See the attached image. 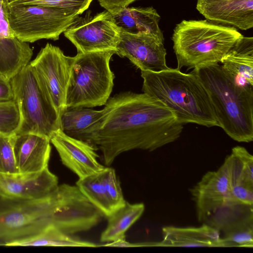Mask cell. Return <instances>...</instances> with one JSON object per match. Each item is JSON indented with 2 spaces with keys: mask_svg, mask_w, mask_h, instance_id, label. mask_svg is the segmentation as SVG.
<instances>
[{
  "mask_svg": "<svg viewBox=\"0 0 253 253\" xmlns=\"http://www.w3.org/2000/svg\"><path fill=\"white\" fill-rule=\"evenodd\" d=\"M214 227L223 231V239L231 247H253V209L228 212L215 222Z\"/></svg>",
  "mask_w": 253,
  "mask_h": 253,
  "instance_id": "cell-20",
  "label": "cell"
},
{
  "mask_svg": "<svg viewBox=\"0 0 253 253\" xmlns=\"http://www.w3.org/2000/svg\"><path fill=\"white\" fill-rule=\"evenodd\" d=\"M62 164L81 178L102 171L96 150L88 143L70 137L59 129L50 139Z\"/></svg>",
  "mask_w": 253,
  "mask_h": 253,
  "instance_id": "cell-13",
  "label": "cell"
},
{
  "mask_svg": "<svg viewBox=\"0 0 253 253\" xmlns=\"http://www.w3.org/2000/svg\"><path fill=\"white\" fill-rule=\"evenodd\" d=\"M144 210L143 203L131 204L126 202L113 211L107 217L108 223L101 234L100 241L107 243L125 240L126 231L141 216Z\"/></svg>",
  "mask_w": 253,
  "mask_h": 253,
  "instance_id": "cell-23",
  "label": "cell"
},
{
  "mask_svg": "<svg viewBox=\"0 0 253 253\" xmlns=\"http://www.w3.org/2000/svg\"><path fill=\"white\" fill-rule=\"evenodd\" d=\"M220 63L224 72L237 84L253 87V38L242 36Z\"/></svg>",
  "mask_w": 253,
  "mask_h": 253,
  "instance_id": "cell-18",
  "label": "cell"
},
{
  "mask_svg": "<svg viewBox=\"0 0 253 253\" xmlns=\"http://www.w3.org/2000/svg\"><path fill=\"white\" fill-rule=\"evenodd\" d=\"M100 5L111 13H114L127 7L137 0H97Z\"/></svg>",
  "mask_w": 253,
  "mask_h": 253,
  "instance_id": "cell-32",
  "label": "cell"
},
{
  "mask_svg": "<svg viewBox=\"0 0 253 253\" xmlns=\"http://www.w3.org/2000/svg\"><path fill=\"white\" fill-rule=\"evenodd\" d=\"M78 16L57 7L34 4H8L10 29L14 37L26 42L42 39L57 40Z\"/></svg>",
  "mask_w": 253,
  "mask_h": 253,
  "instance_id": "cell-8",
  "label": "cell"
},
{
  "mask_svg": "<svg viewBox=\"0 0 253 253\" xmlns=\"http://www.w3.org/2000/svg\"><path fill=\"white\" fill-rule=\"evenodd\" d=\"M111 14L121 31L148 35L164 41L159 26L160 16L153 7H126Z\"/></svg>",
  "mask_w": 253,
  "mask_h": 253,
  "instance_id": "cell-19",
  "label": "cell"
},
{
  "mask_svg": "<svg viewBox=\"0 0 253 253\" xmlns=\"http://www.w3.org/2000/svg\"><path fill=\"white\" fill-rule=\"evenodd\" d=\"M20 122L16 134L48 138L60 129L59 114L29 64L10 80Z\"/></svg>",
  "mask_w": 253,
  "mask_h": 253,
  "instance_id": "cell-6",
  "label": "cell"
},
{
  "mask_svg": "<svg viewBox=\"0 0 253 253\" xmlns=\"http://www.w3.org/2000/svg\"><path fill=\"white\" fill-rule=\"evenodd\" d=\"M76 186L104 216L107 217L112 212L103 182L102 171L79 178Z\"/></svg>",
  "mask_w": 253,
  "mask_h": 253,
  "instance_id": "cell-25",
  "label": "cell"
},
{
  "mask_svg": "<svg viewBox=\"0 0 253 253\" xmlns=\"http://www.w3.org/2000/svg\"><path fill=\"white\" fill-rule=\"evenodd\" d=\"M33 49L15 37L0 39V74L10 80L29 64Z\"/></svg>",
  "mask_w": 253,
  "mask_h": 253,
  "instance_id": "cell-21",
  "label": "cell"
},
{
  "mask_svg": "<svg viewBox=\"0 0 253 253\" xmlns=\"http://www.w3.org/2000/svg\"><path fill=\"white\" fill-rule=\"evenodd\" d=\"M103 113V109L96 110L85 107H66L59 114L60 129L70 137L84 141Z\"/></svg>",
  "mask_w": 253,
  "mask_h": 253,
  "instance_id": "cell-22",
  "label": "cell"
},
{
  "mask_svg": "<svg viewBox=\"0 0 253 253\" xmlns=\"http://www.w3.org/2000/svg\"><path fill=\"white\" fill-rule=\"evenodd\" d=\"M238 167L239 179L241 183L253 189V156L244 147L237 146L231 153Z\"/></svg>",
  "mask_w": 253,
  "mask_h": 253,
  "instance_id": "cell-28",
  "label": "cell"
},
{
  "mask_svg": "<svg viewBox=\"0 0 253 253\" xmlns=\"http://www.w3.org/2000/svg\"><path fill=\"white\" fill-rule=\"evenodd\" d=\"M0 173H20L15 162L11 136L0 135Z\"/></svg>",
  "mask_w": 253,
  "mask_h": 253,
  "instance_id": "cell-30",
  "label": "cell"
},
{
  "mask_svg": "<svg viewBox=\"0 0 253 253\" xmlns=\"http://www.w3.org/2000/svg\"><path fill=\"white\" fill-rule=\"evenodd\" d=\"M103 110L84 142L102 152L107 166L124 152L153 151L173 142L183 128L171 110L145 93L116 94L109 98Z\"/></svg>",
  "mask_w": 253,
  "mask_h": 253,
  "instance_id": "cell-1",
  "label": "cell"
},
{
  "mask_svg": "<svg viewBox=\"0 0 253 253\" xmlns=\"http://www.w3.org/2000/svg\"><path fill=\"white\" fill-rule=\"evenodd\" d=\"M18 108L14 100L0 102V133L5 136L16 134L20 125Z\"/></svg>",
  "mask_w": 253,
  "mask_h": 253,
  "instance_id": "cell-27",
  "label": "cell"
},
{
  "mask_svg": "<svg viewBox=\"0 0 253 253\" xmlns=\"http://www.w3.org/2000/svg\"><path fill=\"white\" fill-rule=\"evenodd\" d=\"M114 50L78 52L74 56L66 94V107L104 105L110 98L114 74L110 67Z\"/></svg>",
  "mask_w": 253,
  "mask_h": 253,
  "instance_id": "cell-5",
  "label": "cell"
},
{
  "mask_svg": "<svg viewBox=\"0 0 253 253\" xmlns=\"http://www.w3.org/2000/svg\"><path fill=\"white\" fill-rule=\"evenodd\" d=\"M11 138L20 174L36 173L48 167L51 152L48 138L32 133L15 134Z\"/></svg>",
  "mask_w": 253,
  "mask_h": 253,
  "instance_id": "cell-16",
  "label": "cell"
},
{
  "mask_svg": "<svg viewBox=\"0 0 253 253\" xmlns=\"http://www.w3.org/2000/svg\"><path fill=\"white\" fill-rule=\"evenodd\" d=\"M164 43V40L150 35L120 31L116 54L127 58L141 71L159 72L169 68Z\"/></svg>",
  "mask_w": 253,
  "mask_h": 253,
  "instance_id": "cell-12",
  "label": "cell"
},
{
  "mask_svg": "<svg viewBox=\"0 0 253 253\" xmlns=\"http://www.w3.org/2000/svg\"></svg>",
  "mask_w": 253,
  "mask_h": 253,
  "instance_id": "cell-35",
  "label": "cell"
},
{
  "mask_svg": "<svg viewBox=\"0 0 253 253\" xmlns=\"http://www.w3.org/2000/svg\"><path fill=\"white\" fill-rule=\"evenodd\" d=\"M120 33L112 14L106 10L93 16L90 11L84 17L79 16L63 32L81 53L116 51Z\"/></svg>",
  "mask_w": 253,
  "mask_h": 253,
  "instance_id": "cell-9",
  "label": "cell"
},
{
  "mask_svg": "<svg viewBox=\"0 0 253 253\" xmlns=\"http://www.w3.org/2000/svg\"><path fill=\"white\" fill-rule=\"evenodd\" d=\"M196 9L214 23L242 30L253 27V0H197Z\"/></svg>",
  "mask_w": 253,
  "mask_h": 253,
  "instance_id": "cell-15",
  "label": "cell"
},
{
  "mask_svg": "<svg viewBox=\"0 0 253 253\" xmlns=\"http://www.w3.org/2000/svg\"><path fill=\"white\" fill-rule=\"evenodd\" d=\"M8 0H0V39L14 37L8 20Z\"/></svg>",
  "mask_w": 253,
  "mask_h": 253,
  "instance_id": "cell-31",
  "label": "cell"
},
{
  "mask_svg": "<svg viewBox=\"0 0 253 253\" xmlns=\"http://www.w3.org/2000/svg\"><path fill=\"white\" fill-rule=\"evenodd\" d=\"M58 186V177L47 167L41 171L15 175L0 173V195L21 199L46 197Z\"/></svg>",
  "mask_w": 253,
  "mask_h": 253,
  "instance_id": "cell-14",
  "label": "cell"
},
{
  "mask_svg": "<svg viewBox=\"0 0 253 253\" xmlns=\"http://www.w3.org/2000/svg\"><path fill=\"white\" fill-rule=\"evenodd\" d=\"M10 80L0 74V102L13 100Z\"/></svg>",
  "mask_w": 253,
  "mask_h": 253,
  "instance_id": "cell-33",
  "label": "cell"
},
{
  "mask_svg": "<svg viewBox=\"0 0 253 253\" xmlns=\"http://www.w3.org/2000/svg\"><path fill=\"white\" fill-rule=\"evenodd\" d=\"M74 57L47 43L29 63L59 114L66 107V94Z\"/></svg>",
  "mask_w": 253,
  "mask_h": 253,
  "instance_id": "cell-10",
  "label": "cell"
},
{
  "mask_svg": "<svg viewBox=\"0 0 253 253\" xmlns=\"http://www.w3.org/2000/svg\"><path fill=\"white\" fill-rule=\"evenodd\" d=\"M13 0H8V2H11V1H13Z\"/></svg>",
  "mask_w": 253,
  "mask_h": 253,
  "instance_id": "cell-34",
  "label": "cell"
},
{
  "mask_svg": "<svg viewBox=\"0 0 253 253\" xmlns=\"http://www.w3.org/2000/svg\"><path fill=\"white\" fill-rule=\"evenodd\" d=\"M12 246H69L97 247L98 245L82 240L50 226L37 236L14 244Z\"/></svg>",
  "mask_w": 253,
  "mask_h": 253,
  "instance_id": "cell-24",
  "label": "cell"
},
{
  "mask_svg": "<svg viewBox=\"0 0 253 253\" xmlns=\"http://www.w3.org/2000/svg\"><path fill=\"white\" fill-rule=\"evenodd\" d=\"M163 239L159 242H149L148 247H231L220 236V231L204 223L197 227H164Z\"/></svg>",
  "mask_w": 253,
  "mask_h": 253,
  "instance_id": "cell-17",
  "label": "cell"
},
{
  "mask_svg": "<svg viewBox=\"0 0 253 253\" xmlns=\"http://www.w3.org/2000/svg\"><path fill=\"white\" fill-rule=\"evenodd\" d=\"M142 91L172 111L181 124L218 126L209 92L192 71L184 73L169 68L159 72L141 71Z\"/></svg>",
  "mask_w": 253,
  "mask_h": 253,
  "instance_id": "cell-2",
  "label": "cell"
},
{
  "mask_svg": "<svg viewBox=\"0 0 253 253\" xmlns=\"http://www.w3.org/2000/svg\"><path fill=\"white\" fill-rule=\"evenodd\" d=\"M210 95L218 126L239 142L253 140V87L237 84L219 64L194 69Z\"/></svg>",
  "mask_w": 253,
  "mask_h": 253,
  "instance_id": "cell-3",
  "label": "cell"
},
{
  "mask_svg": "<svg viewBox=\"0 0 253 253\" xmlns=\"http://www.w3.org/2000/svg\"><path fill=\"white\" fill-rule=\"evenodd\" d=\"M243 35L237 29L208 20H183L171 37L177 67L196 69L220 63Z\"/></svg>",
  "mask_w": 253,
  "mask_h": 253,
  "instance_id": "cell-4",
  "label": "cell"
},
{
  "mask_svg": "<svg viewBox=\"0 0 253 253\" xmlns=\"http://www.w3.org/2000/svg\"><path fill=\"white\" fill-rule=\"evenodd\" d=\"M53 193L37 199L0 195V246L33 238L52 226Z\"/></svg>",
  "mask_w": 253,
  "mask_h": 253,
  "instance_id": "cell-7",
  "label": "cell"
},
{
  "mask_svg": "<svg viewBox=\"0 0 253 253\" xmlns=\"http://www.w3.org/2000/svg\"><path fill=\"white\" fill-rule=\"evenodd\" d=\"M231 187V160L228 156L215 171L205 173L190 191L200 222L206 223L225 204Z\"/></svg>",
  "mask_w": 253,
  "mask_h": 253,
  "instance_id": "cell-11",
  "label": "cell"
},
{
  "mask_svg": "<svg viewBox=\"0 0 253 253\" xmlns=\"http://www.w3.org/2000/svg\"><path fill=\"white\" fill-rule=\"evenodd\" d=\"M93 0H14L10 5L34 4L66 9L78 15L87 9Z\"/></svg>",
  "mask_w": 253,
  "mask_h": 253,
  "instance_id": "cell-29",
  "label": "cell"
},
{
  "mask_svg": "<svg viewBox=\"0 0 253 253\" xmlns=\"http://www.w3.org/2000/svg\"><path fill=\"white\" fill-rule=\"evenodd\" d=\"M102 179L112 212L123 206L126 203L120 183L114 169L105 167L102 171Z\"/></svg>",
  "mask_w": 253,
  "mask_h": 253,
  "instance_id": "cell-26",
  "label": "cell"
}]
</instances>
